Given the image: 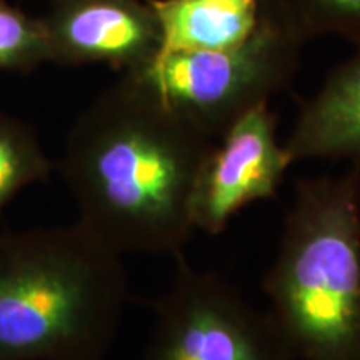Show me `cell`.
Wrapping results in <instances>:
<instances>
[{"mask_svg":"<svg viewBox=\"0 0 360 360\" xmlns=\"http://www.w3.org/2000/svg\"><path fill=\"white\" fill-rule=\"evenodd\" d=\"M272 6L305 44L337 35L360 45V0H272Z\"/></svg>","mask_w":360,"mask_h":360,"instance_id":"11","label":"cell"},{"mask_svg":"<svg viewBox=\"0 0 360 360\" xmlns=\"http://www.w3.org/2000/svg\"><path fill=\"white\" fill-rule=\"evenodd\" d=\"M42 20L51 62L60 65L102 64L134 74L160 51L148 0H56Z\"/></svg>","mask_w":360,"mask_h":360,"instance_id":"7","label":"cell"},{"mask_svg":"<svg viewBox=\"0 0 360 360\" xmlns=\"http://www.w3.org/2000/svg\"><path fill=\"white\" fill-rule=\"evenodd\" d=\"M283 147L292 164L345 160L360 169V45L304 102Z\"/></svg>","mask_w":360,"mask_h":360,"instance_id":"8","label":"cell"},{"mask_svg":"<svg viewBox=\"0 0 360 360\" xmlns=\"http://www.w3.org/2000/svg\"><path fill=\"white\" fill-rule=\"evenodd\" d=\"M51 62V45L42 19L0 0V70L29 72Z\"/></svg>","mask_w":360,"mask_h":360,"instance_id":"12","label":"cell"},{"mask_svg":"<svg viewBox=\"0 0 360 360\" xmlns=\"http://www.w3.org/2000/svg\"><path fill=\"white\" fill-rule=\"evenodd\" d=\"M127 297L122 255L80 222L0 233V360H103Z\"/></svg>","mask_w":360,"mask_h":360,"instance_id":"2","label":"cell"},{"mask_svg":"<svg viewBox=\"0 0 360 360\" xmlns=\"http://www.w3.org/2000/svg\"><path fill=\"white\" fill-rule=\"evenodd\" d=\"M52 170L35 130L0 112V214L24 188L45 182Z\"/></svg>","mask_w":360,"mask_h":360,"instance_id":"10","label":"cell"},{"mask_svg":"<svg viewBox=\"0 0 360 360\" xmlns=\"http://www.w3.org/2000/svg\"><path fill=\"white\" fill-rule=\"evenodd\" d=\"M170 287L141 360H294L267 312L219 274L175 255Z\"/></svg>","mask_w":360,"mask_h":360,"instance_id":"5","label":"cell"},{"mask_svg":"<svg viewBox=\"0 0 360 360\" xmlns=\"http://www.w3.org/2000/svg\"><path fill=\"white\" fill-rule=\"evenodd\" d=\"M264 290L294 360H360V169L297 182Z\"/></svg>","mask_w":360,"mask_h":360,"instance_id":"3","label":"cell"},{"mask_svg":"<svg viewBox=\"0 0 360 360\" xmlns=\"http://www.w3.org/2000/svg\"><path fill=\"white\" fill-rule=\"evenodd\" d=\"M292 165L277 137V115L269 105L252 110L214 143L195 182V231L222 233L238 212L276 197Z\"/></svg>","mask_w":360,"mask_h":360,"instance_id":"6","label":"cell"},{"mask_svg":"<svg viewBox=\"0 0 360 360\" xmlns=\"http://www.w3.org/2000/svg\"><path fill=\"white\" fill-rule=\"evenodd\" d=\"M304 45L272 6L247 42L225 51L157 53L134 75L154 89L180 119L219 141L294 82Z\"/></svg>","mask_w":360,"mask_h":360,"instance_id":"4","label":"cell"},{"mask_svg":"<svg viewBox=\"0 0 360 360\" xmlns=\"http://www.w3.org/2000/svg\"><path fill=\"white\" fill-rule=\"evenodd\" d=\"M160 30L159 53L225 51L244 44L272 11L270 0H148Z\"/></svg>","mask_w":360,"mask_h":360,"instance_id":"9","label":"cell"},{"mask_svg":"<svg viewBox=\"0 0 360 360\" xmlns=\"http://www.w3.org/2000/svg\"><path fill=\"white\" fill-rule=\"evenodd\" d=\"M214 141L141 77L122 74L85 109L60 169L80 222L117 254H182L192 197Z\"/></svg>","mask_w":360,"mask_h":360,"instance_id":"1","label":"cell"}]
</instances>
